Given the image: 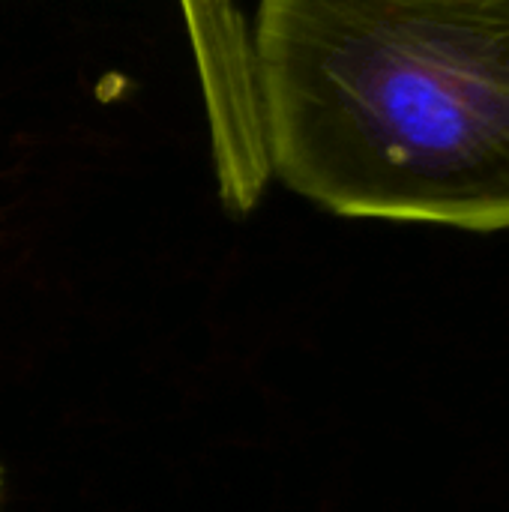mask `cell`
I'll return each instance as SVG.
<instances>
[{"label":"cell","mask_w":509,"mask_h":512,"mask_svg":"<svg viewBox=\"0 0 509 512\" xmlns=\"http://www.w3.org/2000/svg\"><path fill=\"white\" fill-rule=\"evenodd\" d=\"M270 174L351 219L509 228V0H258Z\"/></svg>","instance_id":"6da1fadb"},{"label":"cell","mask_w":509,"mask_h":512,"mask_svg":"<svg viewBox=\"0 0 509 512\" xmlns=\"http://www.w3.org/2000/svg\"><path fill=\"white\" fill-rule=\"evenodd\" d=\"M192 42L198 81L225 87L240 81L252 66V21L240 0H180Z\"/></svg>","instance_id":"7a4b0ae2"}]
</instances>
